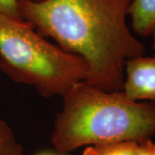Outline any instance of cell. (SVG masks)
I'll return each instance as SVG.
<instances>
[{"label":"cell","mask_w":155,"mask_h":155,"mask_svg":"<svg viewBox=\"0 0 155 155\" xmlns=\"http://www.w3.org/2000/svg\"><path fill=\"white\" fill-rule=\"evenodd\" d=\"M132 0H17L20 17L42 36L79 56L89 68L85 82L105 91H122L127 60L144 55L130 31Z\"/></svg>","instance_id":"6da1fadb"},{"label":"cell","mask_w":155,"mask_h":155,"mask_svg":"<svg viewBox=\"0 0 155 155\" xmlns=\"http://www.w3.org/2000/svg\"><path fill=\"white\" fill-rule=\"evenodd\" d=\"M137 141H120L88 146L82 155H134Z\"/></svg>","instance_id":"8992f818"},{"label":"cell","mask_w":155,"mask_h":155,"mask_svg":"<svg viewBox=\"0 0 155 155\" xmlns=\"http://www.w3.org/2000/svg\"><path fill=\"white\" fill-rule=\"evenodd\" d=\"M36 155H59V154H54V153H48V152H43V153H38V154ZM61 155H63L61 154Z\"/></svg>","instance_id":"8fae6325"},{"label":"cell","mask_w":155,"mask_h":155,"mask_svg":"<svg viewBox=\"0 0 155 155\" xmlns=\"http://www.w3.org/2000/svg\"><path fill=\"white\" fill-rule=\"evenodd\" d=\"M128 16L134 33L150 36L155 26V0H132Z\"/></svg>","instance_id":"5b68a950"},{"label":"cell","mask_w":155,"mask_h":155,"mask_svg":"<svg viewBox=\"0 0 155 155\" xmlns=\"http://www.w3.org/2000/svg\"><path fill=\"white\" fill-rule=\"evenodd\" d=\"M122 92L133 101L155 103V57L140 55L127 60Z\"/></svg>","instance_id":"277c9868"},{"label":"cell","mask_w":155,"mask_h":155,"mask_svg":"<svg viewBox=\"0 0 155 155\" xmlns=\"http://www.w3.org/2000/svg\"><path fill=\"white\" fill-rule=\"evenodd\" d=\"M32 1H35V2H41V1H43V0H32Z\"/></svg>","instance_id":"7c38bea8"},{"label":"cell","mask_w":155,"mask_h":155,"mask_svg":"<svg viewBox=\"0 0 155 155\" xmlns=\"http://www.w3.org/2000/svg\"><path fill=\"white\" fill-rule=\"evenodd\" d=\"M0 15L20 18L17 7V0H0Z\"/></svg>","instance_id":"ba28073f"},{"label":"cell","mask_w":155,"mask_h":155,"mask_svg":"<svg viewBox=\"0 0 155 155\" xmlns=\"http://www.w3.org/2000/svg\"><path fill=\"white\" fill-rule=\"evenodd\" d=\"M0 70L47 98L62 97L89 73L81 57L50 43L24 20L5 15H0Z\"/></svg>","instance_id":"3957f363"},{"label":"cell","mask_w":155,"mask_h":155,"mask_svg":"<svg viewBox=\"0 0 155 155\" xmlns=\"http://www.w3.org/2000/svg\"><path fill=\"white\" fill-rule=\"evenodd\" d=\"M50 140L61 154L82 147L120 141H143L155 136V103L127 98L85 81L62 97Z\"/></svg>","instance_id":"7a4b0ae2"},{"label":"cell","mask_w":155,"mask_h":155,"mask_svg":"<svg viewBox=\"0 0 155 155\" xmlns=\"http://www.w3.org/2000/svg\"><path fill=\"white\" fill-rule=\"evenodd\" d=\"M0 155H25L10 125L0 119Z\"/></svg>","instance_id":"52a82bcc"},{"label":"cell","mask_w":155,"mask_h":155,"mask_svg":"<svg viewBox=\"0 0 155 155\" xmlns=\"http://www.w3.org/2000/svg\"><path fill=\"white\" fill-rule=\"evenodd\" d=\"M134 155H155V143L152 139L140 141Z\"/></svg>","instance_id":"9c48e42d"},{"label":"cell","mask_w":155,"mask_h":155,"mask_svg":"<svg viewBox=\"0 0 155 155\" xmlns=\"http://www.w3.org/2000/svg\"><path fill=\"white\" fill-rule=\"evenodd\" d=\"M150 36H152V39H153V41H152V45H153V48L155 51V26L153 29V31H152V34H151V35Z\"/></svg>","instance_id":"30bf717a"}]
</instances>
